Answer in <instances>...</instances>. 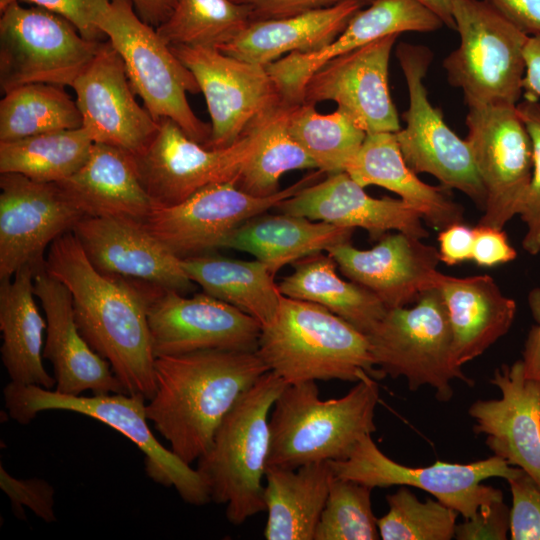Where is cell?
Masks as SVG:
<instances>
[{"label": "cell", "instance_id": "cell-5", "mask_svg": "<svg viewBox=\"0 0 540 540\" xmlns=\"http://www.w3.org/2000/svg\"><path fill=\"white\" fill-rule=\"evenodd\" d=\"M287 384L272 371L237 400L218 427L196 470L210 500L225 505L235 525L265 512L264 484L270 451L269 414Z\"/></svg>", "mask_w": 540, "mask_h": 540}, {"label": "cell", "instance_id": "cell-42", "mask_svg": "<svg viewBox=\"0 0 540 540\" xmlns=\"http://www.w3.org/2000/svg\"><path fill=\"white\" fill-rule=\"evenodd\" d=\"M372 490L354 480L334 475L314 540L380 539L371 505Z\"/></svg>", "mask_w": 540, "mask_h": 540}, {"label": "cell", "instance_id": "cell-47", "mask_svg": "<svg viewBox=\"0 0 540 540\" xmlns=\"http://www.w3.org/2000/svg\"><path fill=\"white\" fill-rule=\"evenodd\" d=\"M510 530V509L503 499L481 506L476 514L457 524L458 540H505Z\"/></svg>", "mask_w": 540, "mask_h": 540}, {"label": "cell", "instance_id": "cell-28", "mask_svg": "<svg viewBox=\"0 0 540 540\" xmlns=\"http://www.w3.org/2000/svg\"><path fill=\"white\" fill-rule=\"evenodd\" d=\"M345 171L364 188L377 185L397 194L436 230L463 221L464 210L448 188L424 183L409 168L393 132L367 134Z\"/></svg>", "mask_w": 540, "mask_h": 540}, {"label": "cell", "instance_id": "cell-41", "mask_svg": "<svg viewBox=\"0 0 540 540\" xmlns=\"http://www.w3.org/2000/svg\"><path fill=\"white\" fill-rule=\"evenodd\" d=\"M388 512L377 519L383 540H450L454 538L459 513L427 498L420 501L407 486L386 497Z\"/></svg>", "mask_w": 540, "mask_h": 540}, {"label": "cell", "instance_id": "cell-12", "mask_svg": "<svg viewBox=\"0 0 540 540\" xmlns=\"http://www.w3.org/2000/svg\"><path fill=\"white\" fill-rule=\"evenodd\" d=\"M275 112L236 143L221 149L207 148L173 120L160 119L154 137L134 154L140 180L153 204L174 205L208 185L236 183Z\"/></svg>", "mask_w": 540, "mask_h": 540}, {"label": "cell", "instance_id": "cell-20", "mask_svg": "<svg viewBox=\"0 0 540 540\" xmlns=\"http://www.w3.org/2000/svg\"><path fill=\"white\" fill-rule=\"evenodd\" d=\"M82 127L93 143L140 152L154 137L158 122L136 98L124 63L105 40L72 85Z\"/></svg>", "mask_w": 540, "mask_h": 540}, {"label": "cell", "instance_id": "cell-48", "mask_svg": "<svg viewBox=\"0 0 540 540\" xmlns=\"http://www.w3.org/2000/svg\"><path fill=\"white\" fill-rule=\"evenodd\" d=\"M517 257L503 229L478 224L474 227L472 261L481 267L509 263Z\"/></svg>", "mask_w": 540, "mask_h": 540}, {"label": "cell", "instance_id": "cell-13", "mask_svg": "<svg viewBox=\"0 0 540 540\" xmlns=\"http://www.w3.org/2000/svg\"><path fill=\"white\" fill-rule=\"evenodd\" d=\"M330 465L335 476L372 489L407 486L424 490L464 519L473 517L481 506L503 499L501 490L483 485L482 481L491 477L509 480L521 471L495 455L467 464L436 461L413 468L385 455L371 434L359 440L347 459L330 461Z\"/></svg>", "mask_w": 540, "mask_h": 540}, {"label": "cell", "instance_id": "cell-21", "mask_svg": "<svg viewBox=\"0 0 540 540\" xmlns=\"http://www.w3.org/2000/svg\"><path fill=\"white\" fill-rule=\"evenodd\" d=\"M351 281L376 295L387 309L405 307L434 288L440 277L438 249L398 232L386 234L371 249L350 242L326 250Z\"/></svg>", "mask_w": 540, "mask_h": 540}, {"label": "cell", "instance_id": "cell-10", "mask_svg": "<svg viewBox=\"0 0 540 540\" xmlns=\"http://www.w3.org/2000/svg\"><path fill=\"white\" fill-rule=\"evenodd\" d=\"M396 57L409 95L408 109L402 114L406 126L395 133L406 164L416 174H431L442 186L464 193L483 211L486 193L469 143L449 128L441 110L428 99L424 79L432 51L401 42Z\"/></svg>", "mask_w": 540, "mask_h": 540}, {"label": "cell", "instance_id": "cell-2", "mask_svg": "<svg viewBox=\"0 0 540 540\" xmlns=\"http://www.w3.org/2000/svg\"><path fill=\"white\" fill-rule=\"evenodd\" d=\"M268 371L257 351L202 350L157 357L147 418L170 449L191 465L208 451L237 400Z\"/></svg>", "mask_w": 540, "mask_h": 540}, {"label": "cell", "instance_id": "cell-49", "mask_svg": "<svg viewBox=\"0 0 540 540\" xmlns=\"http://www.w3.org/2000/svg\"><path fill=\"white\" fill-rule=\"evenodd\" d=\"M247 6L252 20H268L291 17L306 12L327 8L348 0H232ZM364 5L374 0H356Z\"/></svg>", "mask_w": 540, "mask_h": 540}, {"label": "cell", "instance_id": "cell-33", "mask_svg": "<svg viewBox=\"0 0 540 540\" xmlns=\"http://www.w3.org/2000/svg\"><path fill=\"white\" fill-rule=\"evenodd\" d=\"M181 261L189 278L203 292L250 315L262 327L275 318L282 294L274 283V276L261 261H244L209 253Z\"/></svg>", "mask_w": 540, "mask_h": 540}, {"label": "cell", "instance_id": "cell-52", "mask_svg": "<svg viewBox=\"0 0 540 540\" xmlns=\"http://www.w3.org/2000/svg\"><path fill=\"white\" fill-rule=\"evenodd\" d=\"M527 300L536 325L528 332L521 360L525 377L540 382V286L528 293Z\"/></svg>", "mask_w": 540, "mask_h": 540}, {"label": "cell", "instance_id": "cell-1", "mask_svg": "<svg viewBox=\"0 0 540 540\" xmlns=\"http://www.w3.org/2000/svg\"><path fill=\"white\" fill-rule=\"evenodd\" d=\"M45 268L69 290L81 334L110 364L126 392L150 400L155 356L147 310L162 288L99 272L72 231L49 246Z\"/></svg>", "mask_w": 540, "mask_h": 540}, {"label": "cell", "instance_id": "cell-55", "mask_svg": "<svg viewBox=\"0 0 540 540\" xmlns=\"http://www.w3.org/2000/svg\"><path fill=\"white\" fill-rule=\"evenodd\" d=\"M421 4L432 10L446 25L455 29V23L452 17V0H417Z\"/></svg>", "mask_w": 540, "mask_h": 540}, {"label": "cell", "instance_id": "cell-53", "mask_svg": "<svg viewBox=\"0 0 540 540\" xmlns=\"http://www.w3.org/2000/svg\"><path fill=\"white\" fill-rule=\"evenodd\" d=\"M525 75L523 79L524 98H540V35L529 36L524 48Z\"/></svg>", "mask_w": 540, "mask_h": 540}, {"label": "cell", "instance_id": "cell-26", "mask_svg": "<svg viewBox=\"0 0 540 540\" xmlns=\"http://www.w3.org/2000/svg\"><path fill=\"white\" fill-rule=\"evenodd\" d=\"M56 184L87 217L143 223L153 206L140 180L134 154L107 144L93 143L84 164Z\"/></svg>", "mask_w": 540, "mask_h": 540}, {"label": "cell", "instance_id": "cell-44", "mask_svg": "<svg viewBox=\"0 0 540 540\" xmlns=\"http://www.w3.org/2000/svg\"><path fill=\"white\" fill-rule=\"evenodd\" d=\"M507 482L512 495L511 539L540 540V486L522 469Z\"/></svg>", "mask_w": 540, "mask_h": 540}, {"label": "cell", "instance_id": "cell-18", "mask_svg": "<svg viewBox=\"0 0 540 540\" xmlns=\"http://www.w3.org/2000/svg\"><path fill=\"white\" fill-rule=\"evenodd\" d=\"M0 281L25 266L45 264L44 251L84 215L56 183L0 174Z\"/></svg>", "mask_w": 540, "mask_h": 540}, {"label": "cell", "instance_id": "cell-29", "mask_svg": "<svg viewBox=\"0 0 540 540\" xmlns=\"http://www.w3.org/2000/svg\"><path fill=\"white\" fill-rule=\"evenodd\" d=\"M363 6L359 1L348 0L291 17L252 20L237 36L217 49L264 66L285 53L318 51L333 42Z\"/></svg>", "mask_w": 540, "mask_h": 540}, {"label": "cell", "instance_id": "cell-3", "mask_svg": "<svg viewBox=\"0 0 540 540\" xmlns=\"http://www.w3.org/2000/svg\"><path fill=\"white\" fill-rule=\"evenodd\" d=\"M379 386L364 374L340 398H320L316 381L287 384L272 407L267 466L296 469L349 457L359 440L376 431Z\"/></svg>", "mask_w": 540, "mask_h": 540}, {"label": "cell", "instance_id": "cell-7", "mask_svg": "<svg viewBox=\"0 0 540 540\" xmlns=\"http://www.w3.org/2000/svg\"><path fill=\"white\" fill-rule=\"evenodd\" d=\"M459 46L443 61L449 84L470 106L517 105L528 35L484 0H452Z\"/></svg>", "mask_w": 540, "mask_h": 540}, {"label": "cell", "instance_id": "cell-54", "mask_svg": "<svg viewBox=\"0 0 540 540\" xmlns=\"http://www.w3.org/2000/svg\"><path fill=\"white\" fill-rule=\"evenodd\" d=\"M138 16L154 28L168 20L176 0H131Z\"/></svg>", "mask_w": 540, "mask_h": 540}, {"label": "cell", "instance_id": "cell-34", "mask_svg": "<svg viewBox=\"0 0 540 540\" xmlns=\"http://www.w3.org/2000/svg\"><path fill=\"white\" fill-rule=\"evenodd\" d=\"M336 262L326 252L293 263L294 271L281 280L283 296L323 306L367 335L387 312L382 301L368 289L343 280Z\"/></svg>", "mask_w": 540, "mask_h": 540}, {"label": "cell", "instance_id": "cell-25", "mask_svg": "<svg viewBox=\"0 0 540 540\" xmlns=\"http://www.w3.org/2000/svg\"><path fill=\"white\" fill-rule=\"evenodd\" d=\"M275 208L280 213L322 221L337 227L366 230L371 238H382L397 230L422 239L428 236L420 213L401 199L368 195L346 171L327 174Z\"/></svg>", "mask_w": 540, "mask_h": 540}, {"label": "cell", "instance_id": "cell-45", "mask_svg": "<svg viewBox=\"0 0 540 540\" xmlns=\"http://www.w3.org/2000/svg\"><path fill=\"white\" fill-rule=\"evenodd\" d=\"M0 485L8 495L17 517H23V506H26L46 522L56 520L54 489L47 481L39 478L17 479L1 465Z\"/></svg>", "mask_w": 540, "mask_h": 540}, {"label": "cell", "instance_id": "cell-38", "mask_svg": "<svg viewBox=\"0 0 540 540\" xmlns=\"http://www.w3.org/2000/svg\"><path fill=\"white\" fill-rule=\"evenodd\" d=\"M287 127L325 174L345 171L367 135L343 110L321 114L306 103L291 105Z\"/></svg>", "mask_w": 540, "mask_h": 540}, {"label": "cell", "instance_id": "cell-23", "mask_svg": "<svg viewBox=\"0 0 540 540\" xmlns=\"http://www.w3.org/2000/svg\"><path fill=\"white\" fill-rule=\"evenodd\" d=\"M490 382L498 399L468 409L473 431L486 436L492 453L529 474L540 486V382L525 377L522 360L495 369Z\"/></svg>", "mask_w": 540, "mask_h": 540}, {"label": "cell", "instance_id": "cell-51", "mask_svg": "<svg viewBox=\"0 0 540 540\" xmlns=\"http://www.w3.org/2000/svg\"><path fill=\"white\" fill-rule=\"evenodd\" d=\"M528 36L540 35V0H484Z\"/></svg>", "mask_w": 540, "mask_h": 540}, {"label": "cell", "instance_id": "cell-11", "mask_svg": "<svg viewBox=\"0 0 540 540\" xmlns=\"http://www.w3.org/2000/svg\"><path fill=\"white\" fill-rule=\"evenodd\" d=\"M102 42L83 37L54 12L15 2L0 17L1 90L32 83L72 87Z\"/></svg>", "mask_w": 540, "mask_h": 540}, {"label": "cell", "instance_id": "cell-30", "mask_svg": "<svg viewBox=\"0 0 540 540\" xmlns=\"http://www.w3.org/2000/svg\"><path fill=\"white\" fill-rule=\"evenodd\" d=\"M36 269L25 266L0 281V353L11 382L52 389L56 380L43 364L47 324L35 301Z\"/></svg>", "mask_w": 540, "mask_h": 540}, {"label": "cell", "instance_id": "cell-50", "mask_svg": "<svg viewBox=\"0 0 540 540\" xmlns=\"http://www.w3.org/2000/svg\"><path fill=\"white\" fill-rule=\"evenodd\" d=\"M474 228L463 222L454 223L440 230L438 253L440 262L454 266L472 259Z\"/></svg>", "mask_w": 540, "mask_h": 540}, {"label": "cell", "instance_id": "cell-27", "mask_svg": "<svg viewBox=\"0 0 540 540\" xmlns=\"http://www.w3.org/2000/svg\"><path fill=\"white\" fill-rule=\"evenodd\" d=\"M440 291L453 334V354L462 367L483 354L510 330L516 303L485 275L453 277L440 274Z\"/></svg>", "mask_w": 540, "mask_h": 540}, {"label": "cell", "instance_id": "cell-37", "mask_svg": "<svg viewBox=\"0 0 540 540\" xmlns=\"http://www.w3.org/2000/svg\"><path fill=\"white\" fill-rule=\"evenodd\" d=\"M80 127L76 100L63 86L26 84L4 93L0 101V141Z\"/></svg>", "mask_w": 540, "mask_h": 540}, {"label": "cell", "instance_id": "cell-19", "mask_svg": "<svg viewBox=\"0 0 540 540\" xmlns=\"http://www.w3.org/2000/svg\"><path fill=\"white\" fill-rule=\"evenodd\" d=\"M398 36L377 39L327 61L306 82L302 103L334 101L367 134L399 131L388 87L389 60Z\"/></svg>", "mask_w": 540, "mask_h": 540}, {"label": "cell", "instance_id": "cell-16", "mask_svg": "<svg viewBox=\"0 0 540 540\" xmlns=\"http://www.w3.org/2000/svg\"><path fill=\"white\" fill-rule=\"evenodd\" d=\"M467 142L485 189L478 224L503 229L518 214L533 169L530 135L516 105L470 106Z\"/></svg>", "mask_w": 540, "mask_h": 540}, {"label": "cell", "instance_id": "cell-24", "mask_svg": "<svg viewBox=\"0 0 540 540\" xmlns=\"http://www.w3.org/2000/svg\"><path fill=\"white\" fill-rule=\"evenodd\" d=\"M33 281L47 324L43 357L52 364L54 390L70 395L85 391L127 393L110 364L81 334L67 287L46 270L45 264L35 270Z\"/></svg>", "mask_w": 540, "mask_h": 540}, {"label": "cell", "instance_id": "cell-46", "mask_svg": "<svg viewBox=\"0 0 540 540\" xmlns=\"http://www.w3.org/2000/svg\"><path fill=\"white\" fill-rule=\"evenodd\" d=\"M19 2L38 6L64 17L89 40H107L98 22L111 0H19Z\"/></svg>", "mask_w": 540, "mask_h": 540}, {"label": "cell", "instance_id": "cell-4", "mask_svg": "<svg viewBox=\"0 0 540 540\" xmlns=\"http://www.w3.org/2000/svg\"><path fill=\"white\" fill-rule=\"evenodd\" d=\"M257 353L286 384L383 377L364 333L321 305L283 295L275 318L262 327Z\"/></svg>", "mask_w": 540, "mask_h": 540}, {"label": "cell", "instance_id": "cell-17", "mask_svg": "<svg viewBox=\"0 0 540 540\" xmlns=\"http://www.w3.org/2000/svg\"><path fill=\"white\" fill-rule=\"evenodd\" d=\"M147 319L155 358L202 350L257 351L262 330L253 317L205 292L186 297L159 289Z\"/></svg>", "mask_w": 540, "mask_h": 540}, {"label": "cell", "instance_id": "cell-14", "mask_svg": "<svg viewBox=\"0 0 540 540\" xmlns=\"http://www.w3.org/2000/svg\"><path fill=\"white\" fill-rule=\"evenodd\" d=\"M193 73L211 118V149L236 143L287 104L266 66L229 56L215 47L170 46Z\"/></svg>", "mask_w": 540, "mask_h": 540}, {"label": "cell", "instance_id": "cell-31", "mask_svg": "<svg viewBox=\"0 0 540 540\" xmlns=\"http://www.w3.org/2000/svg\"><path fill=\"white\" fill-rule=\"evenodd\" d=\"M267 212L238 226L222 248L250 253L264 263L273 276L285 265L350 242L354 230L302 216Z\"/></svg>", "mask_w": 540, "mask_h": 540}, {"label": "cell", "instance_id": "cell-22", "mask_svg": "<svg viewBox=\"0 0 540 540\" xmlns=\"http://www.w3.org/2000/svg\"><path fill=\"white\" fill-rule=\"evenodd\" d=\"M90 263L101 273L185 294L194 282L182 261L150 234L143 223L84 216L74 226Z\"/></svg>", "mask_w": 540, "mask_h": 540}, {"label": "cell", "instance_id": "cell-9", "mask_svg": "<svg viewBox=\"0 0 540 540\" xmlns=\"http://www.w3.org/2000/svg\"><path fill=\"white\" fill-rule=\"evenodd\" d=\"M366 336L374 366L383 377H404L411 391L427 385L438 401L447 402L452 380L474 385L454 359L449 316L437 288L423 293L413 307L388 309Z\"/></svg>", "mask_w": 540, "mask_h": 540}, {"label": "cell", "instance_id": "cell-35", "mask_svg": "<svg viewBox=\"0 0 540 540\" xmlns=\"http://www.w3.org/2000/svg\"><path fill=\"white\" fill-rule=\"evenodd\" d=\"M443 25L432 10L417 0H374L357 12L329 45L296 54L294 65L300 75L310 77L327 61L377 39L402 32H433Z\"/></svg>", "mask_w": 540, "mask_h": 540}, {"label": "cell", "instance_id": "cell-39", "mask_svg": "<svg viewBox=\"0 0 540 540\" xmlns=\"http://www.w3.org/2000/svg\"><path fill=\"white\" fill-rule=\"evenodd\" d=\"M251 21L249 8L232 0H176L172 14L156 30L169 46L219 48Z\"/></svg>", "mask_w": 540, "mask_h": 540}, {"label": "cell", "instance_id": "cell-32", "mask_svg": "<svg viewBox=\"0 0 540 540\" xmlns=\"http://www.w3.org/2000/svg\"><path fill=\"white\" fill-rule=\"evenodd\" d=\"M333 476L330 462L296 469L267 466L265 539L314 540Z\"/></svg>", "mask_w": 540, "mask_h": 540}, {"label": "cell", "instance_id": "cell-8", "mask_svg": "<svg viewBox=\"0 0 540 540\" xmlns=\"http://www.w3.org/2000/svg\"><path fill=\"white\" fill-rule=\"evenodd\" d=\"M120 55L131 87L158 122L173 120L191 139L206 145L211 125L191 109L186 92H200L193 73L178 59L156 28L144 22L131 0H111L98 22Z\"/></svg>", "mask_w": 540, "mask_h": 540}, {"label": "cell", "instance_id": "cell-15", "mask_svg": "<svg viewBox=\"0 0 540 540\" xmlns=\"http://www.w3.org/2000/svg\"><path fill=\"white\" fill-rule=\"evenodd\" d=\"M321 170L266 196L256 197L234 182L208 185L174 205L153 204L143 226L180 259L222 248L226 238L242 223L275 208L302 188L317 182Z\"/></svg>", "mask_w": 540, "mask_h": 540}, {"label": "cell", "instance_id": "cell-36", "mask_svg": "<svg viewBox=\"0 0 540 540\" xmlns=\"http://www.w3.org/2000/svg\"><path fill=\"white\" fill-rule=\"evenodd\" d=\"M93 141L83 128L0 141V174L16 173L42 183H58L88 158Z\"/></svg>", "mask_w": 540, "mask_h": 540}, {"label": "cell", "instance_id": "cell-40", "mask_svg": "<svg viewBox=\"0 0 540 540\" xmlns=\"http://www.w3.org/2000/svg\"><path fill=\"white\" fill-rule=\"evenodd\" d=\"M290 104L271 117L257 151L244 165L236 186L242 191L266 197L277 193L281 176L295 169H317L313 159L291 136L287 127Z\"/></svg>", "mask_w": 540, "mask_h": 540}, {"label": "cell", "instance_id": "cell-6", "mask_svg": "<svg viewBox=\"0 0 540 540\" xmlns=\"http://www.w3.org/2000/svg\"><path fill=\"white\" fill-rule=\"evenodd\" d=\"M3 396L10 418L23 425L40 412L65 410L112 427L143 452L146 474L154 482L173 487L188 504L201 506L211 501L198 471L165 448L152 433L144 396L128 393L70 395L11 381L4 387Z\"/></svg>", "mask_w": 540, "mask_h": 540}, {"label": "cell", "instance_id": "cell-43", "mask_svg": "<svg viewBox=\"0 0 540 540\" xmlns=\"http://www.w3.org/2000/svg\"><path fill=\"white\" fill-rule=\"evenodd\" d=\"M516 107L530 135L533 151L532 176L518 212L527 229L522 247L530 255H537L540 252V102L524 98Z\"/></svg>", "mask_w": 540, "mask_h": 540}]
</instances>
